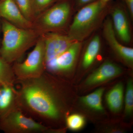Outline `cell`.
I'll return each instance as SVG.
<instances>
[{
	"label": "cell",
	"mask_w": 133,
	"mask_h": 133,
	"mask_svg": "<svg viewBox=\"0 0 133 133\" xmlns=\"http://www.w3.org/2000/svg\"><path fill=\"white\" fill-rule=\"evenodd\" d=\"M17 106L28 116L45 126L59 120L62 106L46 71L40 77L16 80Z\"/></svg>",
	"instance_id": "cell-1"
},
{
	"label": "cell",
	"mask_w": 133,
	"mask_h": 133,
	"mask_svg": "<svg viewBox=\"0 0 133 133\" xmlns=\"http://www.w3.org/2000/svg\"><path fill=\"white\" fill-rule=\"evenodd\" d=\"M1 23L3 38L0 57L12 64L35 45L41 35L33 29L19 28L4 19H1Z\"/></svg>",
	"instance_id": "cell-2"
},
{
	"label": "cell",
	"mask_w": 133,
	"mask_h": 133,
	"mask_svg": "<svg viewBox=\"0 0 133 133\" xmlns=\"http://www.w3.org/2000/svg\"><path fill=\"white\" fill-rule=\"evenodd\" d=\"M109 3L97 0L78 10L67 31L72 40L83 42L102 23L108 10Z\"/></svg>",
	"instance_id": "cell-3"
},
{
	"label": "cell",
	"mask_w": 133,
	"mask_h": 133,
	"mask_svg": "<svg viewBox=\"0 0 133 133\" xmlns=\"http://www.w3.org/2000/svg\"><path fill=\"white\" fill-rule=\"evenodd\" d=\"M74 10L73 0H57L36 17L31 29L40 35L50 32L67 33Z\"/></svg>",
	"instance_id": "cell-4"
},
{
	"label": "cell",
	"mask_w": 133,
	"mask_h": 133,
	"mask_svg": "<svg viewBox=\"0 0 133 133\" xmlns=\"http://www.w3.org/2000/svg\"><path fill=\"white\" fill-rule=\"evenodd\" d=\"M0 130L5 133H45L50 129L23 111L18 106L0 117Z\"/></svg>",
	"instance_id": "cell-5"
},
{
	"label": "cell",
	"mask_w": 133,
	"mask_h": 133,
	"mask_svg": "<svg viewBox=\"0 0 133 133\" xmlns=\"http://www.w3.org/2000/svg\"><path fill=\"white\" fill-rule=\"evenodd\" d=\"M45 48L42 37H40L24 61L15 62L12 64L16 80L36 78L45 71Z\"/></svg>",
	"instance_id": "cell-6"
},
{
	"label": "cell",
	"mask_w": 133,
	"mask_h": 133,
	"mask_svg": "<svg viewBox=\"0 0 133 133\" xmlns=\"http://www.w3.org/2000/svg\"><path fill=\"white\" fill-rule=\"evenodd\" d=\"M82 45V42H74L66 50L46 62L45 71L56 73L70 71L75 64Z\"/></svg>",
	"instance_id": "cell-7"
},
{
	"label": "cell",
	"mask_w": 133,
	"mask_h": 133,
	"mask_svg": "<svg viewBox=\"0 0 133 133\" xmlns=\"http://www.w3.org/2000/svg\"><path fill=\"white\" fill-rule=\"evenodd\" d=\"M125 9L123 3L117 2L110 8V12L112 25L116 37L122 43L128 44L131 42V34Z\"/></svg>",
	"instance_id": "cell-8"
},
{
	"label": "cell",
	"mask_w": 133,
	"mask_h": 133,
	"mask_svg": "<svg viewBox=\"0 0 133 133\" xmlns=\"http://www.w3.org/2000/svg\"><path fill=\"white\" fill-rule=\"evenodd\" d=\"M41 36L44 43L46 63L66 50L75 42L67 33L50 32Z\"/></svg>",
	"instance_id": "cell-9"
},
{
	"label": "cell",
	"mask_w": 133,
	"mask_h": 133,
	"mask_svg": "<svg viewBox=\"0 0 133 133\" xmlns=\"http://www.w3.org/2000/svg\"><path fill=\"white\" fill-rule=\"evenodd\" d=\"M103 34L109 46L116 55L129 65H132L133 62V49L127 47L120 42L113 28L111 20L108 18L103 25Z\"/></svg>",
	"instance_id": "cell-10"
},
{
	"label": "cell",
	"mask_w": 133,
	"mask_h": 133,
	"mask_svg": "<svg viewBox=\"0 0 133 133\" xmlns=\"http://www.w3.org/2000/svg\"><path fill=\"white\" fill-rule=\"evenodd\" d=\"M1 19L19 28H32V23L24 17L13 0H0V20Z\"/></svg>",
	"instance_id": "cell-11"
},
{
	"label": "cell",
	"mask_w": 133,
	"mask_h": 133,
	"mask_svg": "<svg viewBox=\"0 0 133 133\" xmlns=\"http://www.w3.org/2000/svg\"><path fill=\"white\" fill-rule=\"evenodd\" d=\"M122 71L121 68L115 64L105 62L88 77L86 84L92 85L102 83L119 75Z\"/></svg>",
	"instance_id": "cell-12"
},
{
	"label": "cell",
	"mask_w": 133,
	"mask_h": 133,
	"mask_svg": "<svg viewBox=\"0 0 133 133\" xmlns=\"http://www.w3.org/2000/svg\"><path fill=\"white\" fill-rule=\"evenodd\" d=\"M17 106L14 86L0 85V117Z\"/></svg>",
	"instance_id": "cell-13"
},
{
	"label": "cell",
	"mask_w": 133,
	"mask_h": 133,
	"mask_svg": "<svg viewBox=\"0 0 133 133\" xmlns=\"http://www.w3.org/2000/svg\"><path fill=\"white\" fill-rule=\"evenodd\" d=\"M101 47L100 37L95 35L91 38L86 48L82 62L84 69H87L92 64L99 52Z\"/></svg>",
	"instance_id": "cell-14"
},
{
	"label": "cell",
	"mask_w": 133,
	"mask_h": 133,
	"mask_svg": "<svg viewBox=\"0 0 133 133\" xmlns=\"http://www.w3.org/2000/svg\"><path fill=\"white\" fill-rule=\"evenodd\" d=\"M124 87L122 83L116 84L106 95L109 109L114 112L119 111L122 107Z\"/></svg>",
	"instance_id": "cell-15"
},
{
	"label": "cell",
	"mask_w": 133,
	"mask_h": 133,
	"mask_svg": "<svg viewBox=\"0 0 133 133\" xmlns=\"http://www.w3.org/2000/svg\"><path fill=\"white\" fill-rule=\"evenodd\" d=\"M104 91L103 88H99L94 92L82 97L81 101L91 109L102 112L104 109L102 104V97Z\"/></svg>",
	"instance_id": "cell-16"
},
{
	"label": "cell",
	"mask_w": 133,
	"mask_h": 133,
	"mask_svg": "<svg viewBox=\"0 0 133 133\" xmlns=\"http://www.w3.org/2000/svg\"><path fill=\"white\" fill-rule=\"evenodd\" d=\"M16 81L12 64L0 57V85L14 86Z\"/></svg>",
	"instance_id": "cell-17"
},
{
	"label": "cell",
	"mask_w": 133,
	"mask_h": 133,
	"mask_svg": "<svg viewBox=\"0 0 133 133\" xmlns=\"http://www.w3.org/2000/svg\"><path fill=\"white\" fill-rule=\"evenodd\" d=\"M57 1V0H30L31 9L34 19L36 17L47 9Z\"/></svg>",
	"instance_id": "cell-18"
},
{
	"label": "cell",
	"mask_w": 133,
	"mask_h": 133,
	"mask_svg": "<svg viewBox=\"0 0 133 133\" xmlns=\"http://www.w3.org/2000/svg\"><path fill=\"white\" fill-rule=\"evenodd\" d=\"M24 17L31 22L34 19L30 0H13Z\"/></svg>",
	"instance_id": "cell-19"
},
{
	"label": "cell",
	"mask_w": 133,
	"mask_h": 133,
	"mask_svg": "<svg viewBox=\"0 0 133 133\" xmlns=\"http://www.w3.org/2000/svg\"><path fill=\"white\" fill-rule=\"evenodd\" d=\"M66 125L70 129L77 131L81 129L84 125L85 121L84 117L81 115L73 114L66 117Z\"/></svg>",
	"instance_id": "cell-20"
},
{
	"label": "cell",
	"mask_w": 133,
	"mask_h": 133,
	"mask_svg": "<svg viewBox=\"0 0 133 133\" xmlns=\"http://www.w3.org/2000/svg\"><path fill=\"white\" fill-rule=\"evenodd\" d=\"M125 113L126 115H129L132 114L133 109V82L130 79L128 82L125 100Z\"/></svg>",
	"instance_id": "cell-21"
},
{
	"label": "cell",
	"mask_w": 133,
	"mask_h": 133,
	"mask_svg": "<svg viewBox=\"0 0 133 133\" xmlns=\"http://www.w3.org/2000/svg\"><path fill=\"white\" fill-rule=\"evenodd\" d=\"M97 0H73L74 10H78L85 5L96 1Z\"/></svg>",
	"instance_id": "cell-22"
},
{
	"label": "cell",
	"mask_w": 133,
	"mask_h": 133,
	"mask_svg": "<svg viewBox=\"0 0 133 133\" xmlns=\"http://www.w3.org/2000/svg\"><path fill=\"white\" fill-rule=\"evenodd\" d=\"M123 3L131 19L133 17V0H123Z\"/></svg>",
	"instance_id": "cell-23"
},
{
	"label": "cell",
	"mask_w": 133,
	"mask_h": 133,
	"mask_svg": "<svg viewBox=\"0 0 133 133\" xmlns=\"http://www.w3.org/2000/svg\"><path fill=\"white\" fill-rule=\"evenodd\" d=\"M111 0H102V1L106 4L109 3Z\"/></svg>",
	"instance_id": "cell-24"
},
{
	"label": "cell",
	"mask_w": 133,
	"mask_h": 133,
	"mask_svg": "<svg viewBox=\"0 0 133 133\" xmlns=\"http://www.w3.org/2000/svg\"><path fill=\"white\" fill-rule=\"evenodd\" d=\"M1 20H0V35H1ZM1 38H0V48H1Z\"/></svg>",
	"instance_id": "cell-25"
}]
</instances>
